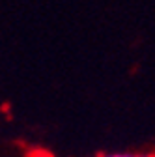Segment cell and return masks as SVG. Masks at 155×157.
Wrapping results in <instances>:
<instances>
[{
  "instance_id": "cell-1",
  "label": "cell",
  "mask_w": 155,
  "mask_h": 157,
  "mask_svg": "<svg viewBox=\"0 0 155 157\" xmlns=\"http://www.w3.org/2000/svg\"><path fill=\"white\" fill-rule=\"evenodd\" d=\"M101 157H140L137 153H129V151H123V153H105Z\"/></svg>"
}]
</instances>
